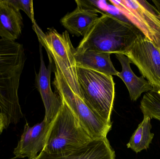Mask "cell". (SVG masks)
<instances>
[{
  "label": "cell",
  "mask_w": 160,
  "mask_h": 159,
  "mask_svg": "<svg viewBox=\"0 0 160 159\" xmlns=\"http://www.w3.org/2000/svg\"><path fill=\"white\" fill-rule=\"evenodd\" d=\"M26 56L22 44L0 37V113L5 129L23 116L18 97Z\"/></svg>",
  "instance_id": "6da1fadb"
},
{
  "label": "cell",
  "mask_w": 160,
  "mask_h": 159,
  "mask_svg": "<svg viewBox=\"0 0 160 159\" xmlns=\"http://www.w3.org/2000/svg\"><path fill=\"white\" fill-rule=\"evenodd\" d=\"M140 33L129 21L120 19L108 13L102 14L85 35L76 52L92 50L124 55Z\"/></svg>",
  "instance_id": "7a4b0ae2"
},
{
  "label": "cell",
  "mask_w": 160,
  "mask_h": 159,
  "mask_svg": "<svg viewBox=\"0 0 160 159\" xmlns=\"http://www.w3.org/2000/svg\"><path fill=\"white\" fill-rule=\"evenodd\" d=\"M33 29L40 44L45 47L48 57L54 62V72L58 73L72 91L82 99L75 57L76 49L72 45L68 31L60 34L52 29L45 34L36 23L33 24Z\"/></svg>",
  "instance_id": "3957f363"
},
{
  "label": "cell",
  "mask_w": 160,
  "mask_h": 159,
  "mask_svg": "<svg viewBox=\"0 0 160 159\" xmlns=\"http://www.w3.org/2000/svg\"><path fill=\"white\" fill-rule=\"evenodd\" d=\"M62 100V105L51 123L43 149L50 154L68 153L94 140L83 128L69 106Z\"/></svg>",
  "instance_id": "277c9868"
},
{
  "label": "cell",
  "mask_w": 160,
  "mask_h": 159,
  "mask_svg": "<svg viewBox=\"0 0 160 159\" xmlns=\"http://www.w3.org/2000/svg\"><path fill=\"white\" fill-rule=\"evenodd\" d=\"M78 80L85 103L106 123L112 124L111 115L115 99L112 76L77 66Z\"/></svg>",
  "instance_id": "5b68a950"
},
{
  "label": "cell",
  "mask_w": 160,
  "mask_h": 159,
  "mask_svg": "<svg viewBox=\"0 0 160 159\" xmlns=\"http://www.w3.org/2000/svg\"><path fill=\"white\" fill-rule=\"evenodd\" d=\"M110 2L160 49V13L155 6L144 0Z\"/></svg>",
  "instance_id": "8992f818"
},
{
  "label": "cell",
  "mask_w": 160,
  "mask_h": 159,
  "mask_svg": "<svg viewBox=\"0 0 160 159\" xmlns=\"http://www.w3.org/2000/svg\"><path fill=\"white\" fill-rule=\"evenodd\" d=\"M54 73L53 85L56 92L69 106L83 128L92 139L106 138L112 124L106 123L96 115L80 97L72 91L60 75Z\"/></svg>",
  "instance_id": "52a82bcc"
},
{
  "label": "cell",
  "mask_w": 160,
  "mask_h": 159,
  "mask_svg": "<svg viewBox=\"0 0 160 159\" xmlns=\"http://www.w3.org/2000/svg\"><path fill=\"white\" fill-rule=\"evenodd\" d=\"M124 55L137 66L154 90L160 89V49L142 33L136 35Z\"/></svg>",
  "instance_id": "ba28073f"
},
{
  "label": "cell",
  "mask_w": 160,
  "mask_h": 159,
  "mask_svg": "<svg viewBox=\"0 0 160 159\" xmlns=\"http://www.w3.org/2000/svg\"><path fill=\"white\" fill-rule=\"evenodd\" d=\"M40 66L36 76V86L40 93L45 108L44 119L48 123L52 122L62 105V100L59 94L52 91L51 86V75L52 68V58L48 57L49 64L46 67L43 59L41 45H40Z\"/></svg>",
  "instance_id": "9c48e42d"
},
{
  "label": "cell",
  "mask_w": 160,
  "mask_h": 159,
  "mask_svg": "<svg viewBox=\"0 0 160 159\" xmlns=\"http://www.w3.org/2000/svg\"><path fill=\"white\" fill-rule=\"evenodd\" d=\"M50 124L44 119L33 127L26 123L18 145L14 149V158L35 159L44 148Z\"/></svg>",
  "instance_id": "30bf717a"
},
{
  "label": "cell",
  "mask_w": 160,
  "mask_h": 159,
  "mask_svg": "<svg viewBox=\"0 0 160 159\" xmlns=\"http://www.w3.org/2000/svg\"><path fill=\"white\" fill-rule=\"evenodd\" d=\"M35 159H116V157L106 137L91 140L79 148L65 154H50L42 150Z\"/></svg>",
  "instance_id": "8fae6325"
},
{
  "label": "cell",
  "mask_w": 160,
  "mask_h": 159,
  "mask_svg": "<svg viewBox=\"0 0 160 159\" xmlns=\"http://www.w3.org/2000/svg\"><path fill=\"white\" fill-rule=\"evenodd\" d=\"M76 2L77 8L66 15L61 20V23L71 34L84 36L99 17L98 13L101 12L85 2Z\"/></svg>",
  "instance_id": "7c38bea8"
},
{
  "label": "cell",
  "mask_w": 160,
  "mask_h": 159,
  "mask_svg": "<svg viewBox=\"0 0 160 159\" xmlns=\"http://www.w3.org/2000/svg\"><path fill=\"white\" fill-rule=\"evenodd\" d=\"M23 22L20 11L9 3L0 0V37L16 41L20 36Z\"/></svg>",
  "instance_id": "4fadbf2b"
},
{
  "label": "cell",
  "mask_w": 160,
  "mask_h": 159,
  "mask_svg": "<svg viewBox=\"0 0 160 159\" xmlns=\"http://www.w3.org/2000/svg\"><path fill=\"white\" fill-rule=\"evenodd\" d=\"M116 57L122 66V71L118 72L117 76L126 85L132 101H136L142 93L154 90L151 84L143 77H138L134 73L131 68V62L127 56L123 54H116Z\"/></svg>",
  "instance_id": "5bb4252c"
},
{
  "label": "cell",
  "mask_w": 160,
  "mask_h": 159,
  "mask_svg": "<svg viewBox=\"0 0 160 159\" xmlns=\"http://www.w3.org/2000/svg\"><path fill=\"white\" fill-rule=\"evenodd\" d=\"M111 54L92 50L77 52L75 57L77 66L91 69L109 75L117 76L118 72L111 59Z\"/></svg>",
  "instance_id": "9a60e30c"
},
{
  "label": "cell",
  "mask_w": 160,
  "mask_h": 159,
  "mask_svg": "<svg viewBox=\"0 0 160 159\" xmlns=\"http://www.w3.org/2000/svg\"><path fill=\"white\" fill-rule=\"evenodd\" d=\"M151 119L148 116L143 115L142 121L138 125L127 144L128 148H131L137 154L149 148L154 137V133L151 132Z\"/></svg>",
  "instance_id": "2e32d148"
},
{
  "label": "cell",
  "mask_w": 160,
  "mask_h": 159,
  "mask_svg": "<svg viewBox=\"0 0 160 159\" xmlns=\"http://www.w3.org/2000/svg\"><path fill=\"white\" fill-rule=\"evenodd\" d=\"M140 109L143 115L160 122V93L154 90L146 92L141 101Z\"/></svg>",
  "instance_id": "e0dca14e"
},
{
  "label": "cell",
  "mask_w": 160,
  "mask_h": 159,
  "mask_svg": "<svg viewBox=\"0 0 160 159\" xmlns=\"http://www.w3.org/2000/svg\"><path fill=\"white\" fill-rule=\"evenodd\" d=\"M8 2L17 10L23 11L32 21L36 23L34 15L33 4L32 0H8Z\"/></svg>",
  "instance_id": "ac0fdd59"
},
{
  "label": "cell",
  "mask_w": 160,
  "mask_h": 159,
  "mask_svg": "<svg viewBox=\"0 0 160 159\" xmlns=\"http://www.w3.org/2000/svg\"><path fill=\"white\" fill-rule=\"evenodd\" d=\"M5 129V126L4 121L3 118L2 116L0 113V135L2 132L3 130Z\"/></svg>",
  "instance_id": "d6986e66"
},
{
  "label": "cell",
  "mask_w": 160,
  "mask_h": 159,
  "mask_svg": "<svg viewBox=\"0 0 160 159\" xmlns=\"http://www.w3.org/2000/svg\"><path fill=\"white\" fill-rule=\"evenodd\" d=\"M152 2L155 5V7L157 8L159 12L160 13V0H153L152 1Z\"/></svg>",
  "instance_id": "ffe728a7"
}]
</instances>
